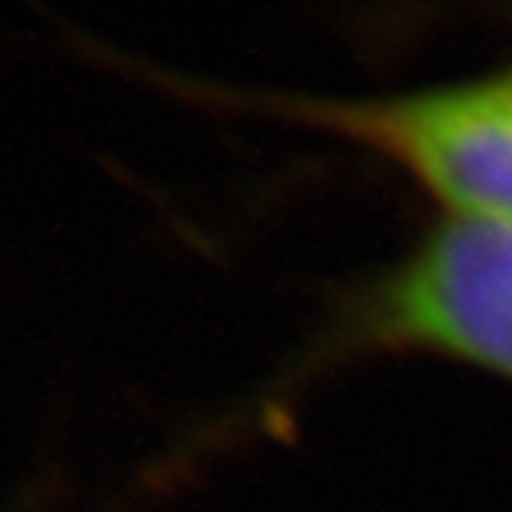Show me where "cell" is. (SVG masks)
Masks as SVG:
<instances>
[{
    "mask_svg": "<svg viewBox=\"0 0 512 512\" xmlns=\"http://www.w3.org/2000/svg\"><path fill=\"white\" fill-rule=\"evenodd\" d=\"M395 160L452 214L512 221V75L388 100H260Z\"/></svg>",
    "mask_w": 512,
    "mask_h": 512,
    "instance_id": "obj_2",
    "label": "cell"
},
{
    "mask_svg": "<svg viewBox=\"0 0 512 512\" xmlns=\"http://www.w3.org/2000/svg\"><path fill=\"white\" fill-rule=\"evenodd\" d=\"M328 349L427 352L512 381V221L448 214L345 299Z\"/></svg>",
    "mask_w": 512,
    "mask_h": 512,
    "instance_id": "obj_1",
    "label": "cell"
}]
</instances>
